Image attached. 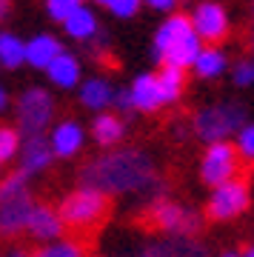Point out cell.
Returning a JSON list of instances; mask_svg holds the SVG:
<instances>
[{"instance_id": "1", "label": "cell", "mask_w": 254, "mask_h": 257, "mask_svg": "<svg viewBox=\"0 0 254 257\" xmlns=\"http://www.w3.org/2000/svg\"><path fill=\"white\" fill-rule=\"evenodd\" d=\"M157 180L155 160L140 149H117L109 155H100L83 166L80 186L97 189L100 194H137L152 189Z\"/></svg>"}, {"instance_id": "2", "label": "cell", "mask_w": 254, "mask_h": 257, "mask_svg": "<svg viewBox=\"0 0 254 257\" xmlns=\"http://www.w3.org/2000/svg\"><path fill=\"white\" fill-rule=\"evenodd\" d=\"M203 40L194 35L191 29V18L186 15H172L155 35V57L163 66H174V69H189L194 66Z\"/></svg>"}, {"instance_id": "3", "label": "cell", "mask_w": 254, "mask_h": 257, "mask_svg": "<svg viewBox=\"0 0 254 257\" xmlns=\"http://www.w3.org/2000/svg\"><path fill=\"white\" fill-rule=\"evenodd\" d=\"M35 209V197L29 189V177L15 172L0 180V237H18L26 231L29 214Z\"/></svg>"}, {"instance_id": "4", "label": "cell", "mask_w": 254, "mask_h": 257, "mask_svg": "<svg viewBox=\"0 0 254 257\" xmlns=\"http://www.w3.org/2000/svg\"><path fill=\"white\" fill-rule=\"evenodd\" d=\"M57 214L63 220L66 229L72 231H86L103 223V217L109 214V197L100 194L97 189L89 186H77L74 192H69L57 206Z\"/></svg>"}, {"instance_id": "5", "label": "cell", "mask_w": 254, "mask_h": 257, "mask_svg": "<svg viewBox=\"0 0 254 257\" xmlns=\"http://www.w3.org/2000/svg\"><path fill=\"white\" fill-rule=\"evenodd\" d=\"M243 126H245V111L237 103H217V106H209V109L197 111V117H194L197 138L206 140L209 146L228 140V135L240 132Z\"/></svg>"}, {"instance_id": "6", "label": "cell", "mask_w": 254, "mask_h": 257, "mask_svg": "<svg viewBox=\"0 0 254 257\" xmlns=\"http://www.w3.org/2000/svg\"><path fill=\"white\" fill-rule=\"evenodd\" d=\"M55 117V100L46 89H26L18 97V132L20 138L46 135Z\"/></svg>"}, {"instance_id": "7", "label": "cell", "mask_w": 254, "mask_h": 257, "mask_svg": "<svg viewBox=\"0 0 254 257\" xmlns=\"http://www.w3.org/2000/svg\"><path fill=\"white\" fill-rule=\"evenodd\" d=\"M237 169H240V155H237V149L223 140V143H211L206 149V155L200 160V180L211 189H217V186L228 183V180H234L237 177Z\"/></svg>"}, {"instance_id": "8", "label": "cell", "mask_w": 254, "mask_h": 257, "mask_svg": "<svg viewBox=\"0 0 254 257\" xmlns=\"http://www.w3.org/2000/svg\"><path fill=\"white\" fill-rule=\"evenodd\" d=\"M248 209V186L243 180H228V183L217 186V189H211V197H209V211L211 220H234L240 217L243 211Z\"/></svg>"}, {"instance_id": "9", "label": "cell", "mask_w": 254, "mask_h": 257, "mask_svg": "<svg viewBox=\"0 0 254 257\" xmlns=\"http://www.w3.org/2000/svg\"><path fill=\"white\" fill-rule=\"evenodd\" d=\"M152 220H155L157 229L169 231V234H177V237H189V234H194L200 229L197 211H191L172 200H157L152 206Z\"/></svg>"}, {"instance_id": "10", "label": "cell", "mask_w": 254, "mask_h": 257, "mask_svg": "<svg viewBox=\"0 0 254 257\" xmlns=\"http://www.w3.org/2000/svg\"><path fill=\"white\" fill-rule=\"evenodd\" d=\"M191 29L200 40L206 43H220L223 37L228 35V18H226V9L220 3H200L194 15H191Z\"/></svg>"}, {"instance_id": "11", "label": "cell", "mask_w": 254, "mask_h": 257, "mask_svg": "<svg viewBox=\"0 0 254 257\" xmlns=\"http://www.w3.org/2000/svg\"><path fill=\"white\" fill-rule=\"evenodd\" d=\"M63 220L57 214L55 206H46V203H35V209L29 214V223H26V234H32V240L37 243H55V240L63 237Z\"/></svg>"}, {"instance_id": "12", "label": "cell", "mask_w": 254, "mask_h": 257, "mask_svg": "<svg viewBox=\"0 0 254 257\" xmlns=\"http://www.w3.org/2000/svg\"><path fill=\"white\" fill-rule=\"evenodd\" d=\"M83 143H86V132L77 120L66 117L60 120L52 132H49V146H52V155L60 157V160H72V157L80 155Z\"/></svg>"}, {"instance_id": "13", "label": "cell", "mask_w": 254, "mask_h": 257, "mask_svg": "<svg viewBox=\"0 0 254 257\" xmlns=\"http://www.w3.org/2000/svg\"><path fill=\"white\" fill-rule=\"evenodd\" d=\"M20 175L26 177H35L40 175V172H46L49 166H52V160H55V155H52V146H49V138L46 135H37V138H23V143H20Z\"/></svg>"}, {"instance_id": "14", "label": "cell", "mask_w": 254, "mask_h": 257, "mask_svg": "<svg viewBox=\"0 0 254 257\" xmlns=\"http://www.w3.org/2000/svg\"><path fill=\"white\" fill-rule=\"evenodd\" d=\"M129 94H132V106L137 111H157L163 106V94H160V86H157V74H137L135 83L129 86Z\"/></svg>"}, {"instance_id": "15", "label": "cell", "mask_w": 254, "mask_h": 257, "mask_svg": "<svg viewBox=\"0 0 254 257\" xmlns=\"http://www.w3.org/2000/svg\"><path fill=\"white\" fill-rule=\"evenodd\" d=\"M66 49L60 46V40L52 35H37L32 37L26 43V63L32 66V69H49V63L55 60L57 55H63Z\"/></svg>"}, {"instance_id": "16", "label": "cell", "mask_w": 254, "mask_h": 257, "mask_svg": "<svg viewBox=\"0 0 254 257\" xmlns=\"http://www.w3.org/2000/svg\"><path fill=\"white\" fill-rule=\"evenodd\" d=\"M46 74H49V80L55 83L57 89H74L77 83H80V60L74 55H69V52H63V55H57L52 63H49V69H46Z\"/></svg>"}, {"instance_id": "17", "label": "cell", "mask_w": 254, "mask_h": 257, "mask_svg": "<svg viewBox=\"0 0 254 257\" xmlns=\"http://www.w3.org/2000/svg\"><path fill=\"white\" fill-rule=\"evenodd\" d=\"M123 135H126V126H123V120H120L117 114H111V111H100L97 117H94V123H91V138H94V143L103 146V149L117 146L120 140H123Z\"/></svg>"}, {"instance_id": "18", "label": "cell", "mask_w": 254, "mask_h": 257, "mask_svg": "<svg viewBox=\"0 0 254 257\" xmlns=\"http://www.w3.org/2000/svg\"><path fill=\"white\" fill-rule=\"evenodd\" d=\"M114 100V89L106 77H89L86 83H80V103L91 111H106V106H111Z\"/></svg>"}, {"instance_id": "19", "label": "cell", "mask_w": 254, "mask_h": 257, "mask_svg": "<svg viewBox=\"0 0 254 257\" xmlns=\"http://www.w3.org/2000/svg\"><path fill=\"white\" fill-rule=\"evenodd\" d=\"M137 257H206V251L191 243V240H166V243H155V246L143 248Z\"/></svg>"}, {"instance_id": "20", "label": "cell", "mask_w": 254, "mask_h": 257, "mask_svg": "<svg viewBox=\"0 0 254 257\" xmlns=\"http://www.w3.org/2000/svg\"><path fill=\"white\" fill-rule=\"evenodd\" d=\"M63 26H66V32H69V37H74V40H89V37L97 35V18H94V12L86 9V6L72 12V15L63 20Z\"/></svg>"}, {"instance_id": "21", "label": "cell", "mask_w": 254, "mask_h": 257, "mask_svg": "<svg viewBox=\"0 0 254 257\" xmlns=\"http://www.w3.org/2000/svg\"><path fill=\"white\" fill-rule=\"evenodd\" d=\"M157 86H160V94H163V106L180 100L183 89H186V72L174 69V66H163L157 72Z\"/></svg>"}, {"instance_id": "22", "label": "cell", "mask_w": 254, "mask_h": 257, "mask_svg": "<svg viewBox=\"0 0 254 257\" xmlns=\"http://www.w3.org/2000/svg\"><path fill=\"white\" fill-rule=\"evenodd\" d=\"M23 63H26V43H23L20 37L3 32V35H0V66H6V69H20Z\"/></svg>"}, {"instance_id": "23", "label": "cell", "mask_w": 254, "mask_h": 257, "mask_svg": "<svg viewBox=\"0 0 254 257\" xmlns=\"http://www.w3.org/2000/svg\"><path fill=\"white\" fill-rule=\"evenodd\" d=\"M194 74L197 77H217V74L226 72V55L220 52V49H200V55L197 60H194Z\"/></svg>"}, {"instance_id": "24", "label": "cell", "mask_w": 254, "mask_h": 257, "mask_svg": "<svg viewBox=\"0 0 254 257\" xmlns=\"http://www.w3.org/2000/svg\"><path fill=\"white\" fill-rule=\"evenodd\" d=\"M29 257H86V246H83L80 240L60 237V240H55V243L40 246L37 251H32Z\"/></svg>"}, {"instance_id": "25", "label": "cell", "mask_w": 254, "mask_h": 257, "mask_svg": "<svg viewBox=\"0 0 254 257\" xmlns=\"http://www.w3.org/2000/svg\"><path fill=\"white\" fill-rule=\"evenodd\" d=\"M20 143H23V138H20L18 128L0 126V166L12 163V160L20 155Z\"/></svg>"}, {"instance_id": "26", "label": "cell", "mask_w": 254, "mask_h": 257, "mask_svg": "<svg viewBox=\"0 0 254 257\" xmlns=\"http://www.w3.org/2000/svg\"><path fill=\"white\" fill-rule=\"evenodd\" d=\"M237 155H240V160H248V163H254V123H245L240 132H237Z\"/></svg>"}, {"instance_id": "27", "label": "cell", "mask_w": 254, "mask_h": 257, "mask_svg": "<svg viewBox=\"0 0 254 257\" xmlns=\"http://www.w3.org/2000/svg\"><path fill=\"white\" fill-rule=\"evenodd\" d=\"M103 3L111 15H117V18H132L137 9H140V0H97Z\"/></svg>"}, {"instance_id": "28", "label": "cell", "mask_w": 254, "mask_h": 257, "mask_svg": "<svg viewBox=\"0 0 254 257\" xmlns=\"http://www.w3.org/2000/svg\"><path fill=\"white\" fill-rule=\"evenodd\" d=\"M77 9H80V0H49V15L55 20H60V23Z\"/></svg>"}, {"instance_id": "29", "label": "cell", "mask_w": 254, "mask_h": 257, "mask_svg": "<svg viewBox=\"0 0 254 257\" xmlns=\"http://www.w3.org/2000/svg\"><path fill=\"white\" fill-rule=\"evenodd\" d=\"M234 83H237V86H251V83H254V60H243V63H237Z\"/></svg>"}, {"instance_id": "30", "label": "cell", "mask_w": 254, "mask_h": 257, "mask_svg": "<svg viewBox=\"0 0 254 257\" xmlns=\"http://www.w3.org/2000/svg\"><path fill=\"white\" fill-rule=\"evenodd\" d=\"M114 106H117L120 111H135V106H132V94H129V89L126 92H114Z\"/></svg>"}, {"instance_id": "31", "label": "cell", "mask_w": 254, "mask_h": 257, "mask_svg": "<svg viewBox=\"0 0 254 257\" xmlns=\"http://www.w3.org/2000/svg\"><path fill=\"white\" fill-rule=\"evenodd\" d=\"M146 3H149V6H152V9H172L174 3H177V0H146Z\"/></svg>"}, {"instance_id": "32", "label": "cell", "mask_w": 254, "mask_h": 257, "mask_svg": "<svg viewBox=\"0 0 254 257\" xmlns=\"http://www.w3.org/2000/svg\"><path fill=\"white\" fill-rule=\"evenodd\" d=\"M6 109H9V92L0 86V111H6Z\"/></svg>"}, {"instance_id": "33", "label": "cell", "mask_w": 254, "mask_h": 257, "mask_svg": "<svg viewBox=\"0 0 254 257\" xmlns=\"http://www.w3.org/2000/svg\"><path fill=\"white\" fill-rule=\"evenodd\" d=\"M3 257H29V254L23 251V248H9V251H6Z\"/></svg>"}, {"instance_id": "34", "label": "cell", "mask_w": 254, "mask_h": 257, "mask_svg": "<svg viewBox=\"0 0 254 257\" xmlns=\"http://www.w3.org/2000/svg\"><path fill=\"white\" fill-rule=\"evenodd\" d=\"M9 3H12V0H0V20L6 18V12H9Z\"/></svg>"}, {"instance_id": "35", "label": "cell", "mask_w": 254, "mask_h": 257, "mask_svg": "<svg viewBox=\"0 0 254 257\" xmlns=\"http://www.w3.org/2000/svg\"><path fill=\"white\" fill-rule=\"evenodd\" d=\"M240 257H254V246H251V248H245V251H243Z\"/></svg>"}, {"instance_id": "36", "label": "cell", "mask_w": 254, "mask_h": 257, "mask_svg": "<svg viewBox=\"0 0 254 257\" xmlns=\"http://www.w3.org/2000/svg\"><path fill=\"white\" fill-rule=\"evenodd\" d=\"M220 257H240V254H237V251H223Z\"/></svg>"}]
</instances>
